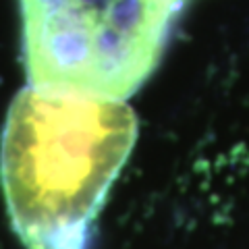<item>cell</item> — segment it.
I'll list each match as a JSON object with an SVG mask.
<instances>
[{
    "label": "cell",
    "instance_id": "6da1fadb",
    "mask_svg": "<svg viewBox=\"0 0 249 249\" xmlns=\"http://www.w3.org/2000/svg\"><path fill=\"white\" fill-rule=\"evenodd\" d=\"M133 110L27 88L2 137V185L29 249H85L96 216L133 150Z\"/></svg>",
    "mask_w": 249,
    "mask_h": 249
},
{
    "label": "cell",
    "instance_id": "7a4b0ae2",
    "mask_svg": "<svg viewBox=\"0 0 249 249\" xmlns=\"http://www.w3.org/2000/svg\"><path fill=\"white\" fill-rule=\"evenodd\" d=\"M29 88L123 102L160 65L189 0H19Z\"/></svg>",
    "mask_w": 249,
    "mask_h": 249
}]
</instances>
